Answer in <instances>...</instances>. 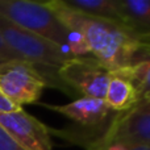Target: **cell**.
I'll list each match as a JSON object with an SVG mask.
<instances>
[{"instance_id": "19", "label": "cell", "mask_w": 150, "mask_h": 150, "mask_svg": "<svg viewBox=\"0 0 150 150\" xmlns=\"http://www.w3.org/2000/svg\"><path fill=\"white\" fill-rule=\"evenodd\" d=\"M146 100H150V98H148V99H146Z\"/></svg>"}, {"instance_id": "7", "label": "cell", "mask_w": 150, "mask_h": 150, "mask_svg": "<svg viewBox=\"0 0 150 150\" xmlns=\"http://www.w3.org/2000/svg\"><path fill=\"white\" fill-rule=\"evenodd\" d=\"M0 127L23 150H53L50 129L23 108L0 113Z\"/></svg>"}, {"instance_id": "17", "label": "cell", "mask_w": 150, "mask_h": 150, "mask_svg": "<svg viewBox=\"0 0 150 150\" xmlns=\"http://www.w3.org/2000/svg\"><path fill=\"white\" fill-rule=\"evenodd\" d=\"M141 57H150V42H140L138 54Z\"/></svg>"}, {"instance_id": "15", "label": "cell", "mask_w": 150, "mask_h": 150, "mask_svg": "<svg viewBox=\"0 0 150 150\" xmlns=\"http://www.w3.org/2000/svg\"><path fill=\"white\" fill-rule=\"evenodd\" d=\"M21 107H17L15 103L9 100L4 93L0 91V113H7V112H13L20 109Z\"/></svg>"}, {"instance_id": "13", "label": "cell", "mask_w": 150, "mask_h": 150, "mask_svg": "<svg viewBox=\"0 0 150 150\" xmlns=\"http://www.w3.org/2000/svg\"><path fill=\"white\" fill-rule=\"evenodd\" d=\"M96 150H150V145L132 142H112L101 146V148H98Z\"/></svg>"}, {"instance_id": "14", "label": "cell", "mask_w": 150, "mask_h": 150, "mask_svg": "<svg viewBox=\"0 0 150 150\" xmlns=\"http://www.w3.org/2000/svg\"><path fill=\"white\" fill-rule=\"evenodd\" d=\"M0 150H23L1 127H0Z\"/></svg>"}, {"instance_id": "1", "label": "cell", "mask_w": 150, "mask_h": 150, "mask_svg": "<svg viewBox=\"0 0 150 150\" xmlns=\"http://www.w3.org/2000/svg\"><path fill=\"white\" fill-rule=\"evenodd\" d=\"M57 18L79 38L86 52L111 71H119L136 59L140 42L119 24L73 11L63 0L46 1Z\"/></svg>"}, {"instance_id": "10", "label": "cell", "mask_w": 150, "mask_h": 150, "mask_svg": "<svg viewBox=\"0 0 150 150\" xmlns=\"http://www.w3.org/2000/svg\"><path fill=\"white\" fill-rule=\"evenodd\" d=\"M104 100L109 108L116 113L125 112L134 107L137 103H140V98L133 84L120 71L112 73L111 79L107 86Z\"/></svg>"}, {"instance_id": "6", "label": "cell", "mask_w": 150, "mask_h": 150, "mask_svg": "<svg viewBox=\"0 0 150 150\" xmlns=\"http://www.w3.org/2000/svg\"><path fill=\"white\" fill-rule=\"evenodd\" d=\"M112 142L150 145V100H142L128 111L116 113L101 137L87 149L96 150Z\"/></svg>"}, {"instance_id": "4", "label": "cell", "mask_w": 150, "mask_h": 150, "mask_svg": "<svg viewBox=\"0 0 150 150\" xmlns=\"http://www.w3.org/2000/svg\"><path fill=\"white\" fill-rule=\"evenodd\" d=\"M49 84L44 71L24 59H8L0 63V91L17 107L40 100Z\"/></svg>"}, {"instance_id": "8", "label": "cell", "mask_w": 150, "mask_h": 150, "mask_svg": "<svg viewBox=\"0 0 150 150\" xmlns=\"http://www.w3.org/2000/svg\"><path fill=\"white\" fill-rule=\"evenodd\" d=\"M47 109L71 120L75 124H79L82 127L87 128L90 130L88 136H92V140L90 144L96 138V134L92 130L103 134L107 129L108 124L116 112H113L103 99H88L80 98L62 105H54V104H45ZM88 145V144H87ZM86 145V146H87Z\"/></svg>"}, {"instance_id": "2", "label": "cell", "mask_w": 150, "mask_h": 150, "mask_svg": "<svg viewBox=\"0 0 150 150\" xmlns=\"http://www.w3.org/2000/svg\"><path fill=\"white\" fill-rule=\"evenodd\" d=\"M0 16L15 25L53 42L75 57L87 54L79 38L58 20L46 1L0 0Z\"/></svg>"}, {"instance_id": "12", "label": "cell", "mask_w": 150, "mask_h": 150, "mask_svg": "<svg viewBox=\"0 0 150 150\" xmlns=\"http://www.w3.org/2000/svg\"><path fill=\"white\" fill-rule=\"evenodd\" d=\"M119 71L133 84L140 101L150 98V57L137 55L130 65Z\"/></svg>"}, {"instance_id": "16", "label": "cell", "mask_w": 150, "mask_h": 150, "mask_svg": "<svg viewBox=\"0 0 150 150\" xmlns=\"http://www.w3.org/2000/svg\"><path fill=\"white\" fill-rule=\"evenodd\" d=\"M0 58H1V59H4V61H8V59H20V58H18L17 55H16L15 53H13L12 50L7 46V44H5V41L3 40L1 34H0Z\"/></svg>"}, {"instance_id": "5", "label": "cell", "mask_w": 150, "mask_h": 150, "mask_svg": "<svg viewBox=\"0 0 150 150\" xmlns=\"http://www.w3.org/2000/svg\"><path fill=\"white\" fill-rule=\"evenodd\" d=\"M112 73L113 71L92 55L73 57L57 69V75L62 84L79 92L82 98L103 100Z\"/></svg>"}, {"instance_id": "18", "label": "cell", "mask_w": 150, "mask_h": 150, "mask_svg": "<svg viewBox=\"0 0 150 150\" xmlns=\"http://www.w3.org/2000/svg\"><path fill=\"white\" fill-rule=\"evenodd\" d=\"M3 61H4V59H1V58H0V63H1V62H3Z\"/></svg>"}, {"instance_id": "9", "label": "cell", "mask_w": 150, "mask_h": 150, "mask_svg": "<svg viewBox=\"0 0 150 150\" xmlns=\"http://www.w3.org/2000/svg\"><path fill=\"white\" fill-rule=\"evenodd\" d=\"M124 28L138 42H150V0H120Z\"/></svg>"}, {"instance_id": "11", "label": "cell", "mask_w": 150, "mask_h": 150, "mask_svg": "<svg viewBox=\"0 0 150 150\" xmlns=\"http://www.w3.org/2000/svg\"><path fill=\"white\" fill-rule=\"evenodd\" d=\"M63 3L73 11L86 16L119 24L124 28V17L120 8V0H63Z\"/></svg>"}, {"instance_id": "3", "label": "cell", "mask_w": 150, "mask_h": 150, "mask_svg": "<svg viewBox=\"0 0 150 150\" xmlns=\"http://www.w3.org/2000/svg\"><path fill=\"white\" fill-rule=\"evenodd\" d=\"M0 34L7 46L20 59L34 65L37 69H55L63 65L67 59L75 57L65 49L54 45L53 42L28 32L12 24L0 16Z\"/></svg>"}]
</instances>
